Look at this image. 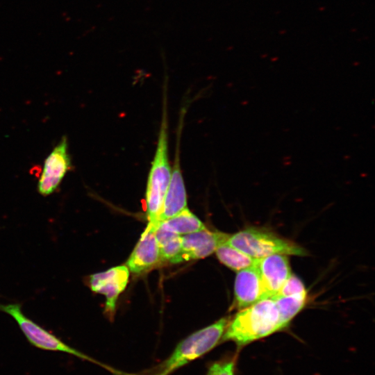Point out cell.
<instances>
[{
    "instance_id": "obj_10",
    "label": "cell",
    "mask_w": 375,
    "mask_h": 375,
    "mask_svg": "<svg viewBox=\"0 0 375 375\" xmlns=\"http://www.w3.org/2000/svg\"><path fill=\"white\" fill-rule=\"evenodd\" d=\"M187 208V194L181 169L180 142L176 141L174 165L171 178L157 222L167 219Z\"/></svg>"
},
{
    "instance_id": "obj_17",
    "label": "cell",
    "mask_w": 375,
    "mask_h": 375,
    "mask_svg": "<svg viewBox=\"0 0 375 375\" xmlns=\"http://www.w3.org/2000/svg\"><path fill=\"white\" fill-rule=\"evenodd\" d=\"M234 372L235 360L230 359L214 362L206 375H234Z\"/></svg>"
},
{
    "instance_id": "obj_6",
    "label": "cell",
    "mask_w": 375,
    "mask_h": 375,
    "mask_svg": "<svg viewBox=\"0 0 375 375\" xmlns=\"http://www.w3.org/2000/svg\"><path fill=\"white\" fill-rule=\"evenodd\" d=\"M128 278L129 270L126 265L111 267L88 277L90 290L106 297L105 312L108 316L114 314L118 297L125 290Z\"/></svg>"
},
{
    "instance_id": "obj_1",
    "label": "cell",
    "mask_w": 375,
    "mask_h": 375,
    "mask_svg": "<svg viewBox=\"0 0 375 375\" xmlns=\"http://www.w3.org/2000/svg\"><path fill=\"white\" fill-rule=\"evenodd\" d=\"M281 330L276 304L272 298H266L240 309L229 320L222 339L242 347Z\"/></svg>"
},
{
    "instance_id": "obj_8",
    "label": "cell",
    "mask_w": 375,
    "mask_h": 375,
    "mask_svg": "<svg viewBox=\"0 0 375 375\" xmlns=\"http://www.w3.org/2000/svg\"><path fill=\"white\" fill-rule=\"evenodd\" d=\"M266 298H272L292 274L288 256L274 254L256 260Z\"/></svg>"
},
{
    "instance_id": "obj_2",
    "label": "cell",
    "mask_w": 375,
    "mask_h": 375,
    "mask_svg": "<svg viewBox=\"0 0 375 375\" xmlns=\"http://www.w3.org/2000/svg\"><path fill=\"white\" fill-rule=\"evenodd\" d=\"M229 320L228 317H222L215 323L190 334L181 340L171 355L156 367L152 372L144 375H170L179 368L207 353L222 338Z\"/></svg>"
},
{
    "instance_id": "obj_15",
    "label": "cell",
    "mask_w": 375,
    "mask_h": 375,
    "mask_svg": "<svg viewBox=\"0 0 375 375\" xmlns=\"http://www.w3.org/2000/svg\"><path fill=\"white\" fill-rule=\"evenodd\" d=\"M218 260L231 269L238 272L255 265L256 259L232 247L226 242L215 251Z\"/></svg>"
},
{
    "instance_id": "obj_12",
    "label": "cell",
    "mask_w": 375,
    "mask_h": 375,
    "mask_svg": "<svg viewBox=\"0 0 375 375\" xmlns=\"http://www.w3.org/2000/svg\"><path fill=\"white\" fill-rule=\"evenodd\" d=\"M158 225L180 235L192 233L206 228L203 223L188 207L174 216L160 222Z\"/></svg>"
},
{
    "instance_id": "obj_3",
    "label": "cell",
    "mask_w": 375,
    "mask_h": 375,
    "mask_svg": "<svg viewBox=\"0 0 375 375\" xmlns=\"http://www.w3.org/2000/svg\"><path fill=\"white\" fill-rule=\"evenodd\" d=\"M226 242L255 259L274 254L305 256L297 244L264 230L247 228L229 236Z\"/></svg>"
},
{
    "instance_id": "obj_14",
    "label": "cell",
    "mask_w": 375,
    "mask_h": 375,
    "mask_svg": "<svg viewBox=\"0 0 375 375\" xmlns=\"http://www.w3.org/2000/svg\"><path fill=\"white\" fill-rule=\"evenodd\" d=\"M277 308L281 330L286 328L291 320L304 307L307 294L275 296L272 298Z\"/></svg>"
},
{
    "instance_id": "obj_9",
    "label": "cell",
    "mask_w": 375,
    "mask_h": 375,
    "mask_svg": "<svg viewBox=\"0 0 375 375\" xmlns=\"http://www.w3.org/2000/svg\"><path fill=\"white\" fill-rule=\"evenodd\" d=\"M157 226L149 222L141 234L126 263L129 272L136 274L143 273L160 260L159 247L156 237Z\"/></svg>"
},
{
    "instance_id": "obj_11",
    "label": "cell",
    "mask_w": 375,
    "mask_h": 375,
    "mask_svg": "<svg viewBox=\"0 0 375 375\" xmlns=\"http://www.w3.org/2000/svg\"><path fill=\"white\" fill-rule=\"evenodd\" d=\"M237 272L234 283V302L237 308L240 310L266 299L262 281L255 265Z\"/></svg>"
},
{
    "instance_id": "obj_5",
    "label": "cell",
    "mask_w": 375,
    "mask_h": 375,
    "mask_svg": "<svg viewBox=\"0 0 375 375\" xmlns=\"http://www.w3.org/2000/svg\"><path fill=\"white\" fill-rule=\"evenodd\" d=\"M71 167L67 138L63 136L44 160L37 185L38 192L42 196L55 192Z\"/></svg>"
},
{
    "instance_id": "obj_13",
    "label": "cell",
    "mask_w": 375,
    "mask_h": 375,
    "mask_svg": "<svg viewBox=\"0 0 375 375\" xmlns=\"http://www.w3.org/2000/svg\"><path fill=\"white\" fill-rule=\"evenodd\" d=\"M156 237L159 247L160 260H167L172 263L180 262L182 250L181 235L158 225Z\"/></svg>"
},
{
    "instance_id": "obj_4",
    "label": "cell",
    "mask_w": 375,
    "mask_h": 375,
    "mask_svg": "<svg viewBox=\"0 0 375 375\" xmlns=\"http://www.w3.org/2000/svg\"><path fill=\"white\" fill-rule=\"evenodd\" d=\"M0 310L8 314L16 321L28 341L35 347L47 351L72 354L81 359L98 364L108 369H111L109 367L105 366L92 358L67 345L53 334L27 317L23 313L19 303H0Z\"/></svg>"
},
{
    "instance_id": "obj_7",
    "label": "cell",
    "mask_w": 375,
    "mask_h": 375,
    "mask_svg": "<svg viewBox=\"0 0 375 375\" xmlns=\"http://www.w3.org/2000/svg\"><path fill=\"white\" fill-rule=\"evenodd\" d=\"M229 236L228 234L212 231L206 228L181 235L182 250L180 262L209 256L215 252L220 244L226 242Z\"/></svg>"
},
{
    "instance_id": "obj_16",
    "label": "cell",
    "mask_w": 375,
    "mask_h": 375,
    "mask_svg": "<svg viewBox=\"0 0 375 375\" xmlns=\"http://www.w3.org/2000/svg\"><path fill=\"white\" fill-rule=\"evenodd\" d=\"M291 294H307V290L303 282L299 278L292 274L275 296H287Z\"/></svg>"
}]
</instances>
